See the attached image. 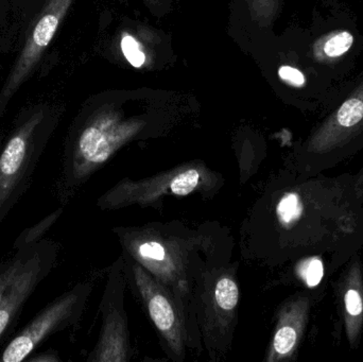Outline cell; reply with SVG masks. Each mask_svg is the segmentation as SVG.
Wrapping results in <instances>:
<instances>
[{
    "instance_id": "6da1fadb",
    "label": "cell",
    "mask_w": 363,
    "mask_h": 362,
    "mask_svg": "<svg viewBox=\"0 0 363 362\" xmlns=\"http://www.w3.org/2000/svg\"><path fill=\"white\" fill-rule=\"evenodd\" d=\"M57 123V110L38 102L21 108L0 135V223L31 186Z\"/></svg>"
},
{
    "instance_id": "7a4b0ae2",
    "label": "cell",
    "mask_w": 363,
    "mask_h": 362,
    "mask_svg": "<svg viewBox=\"0 0 363 362\" xmlns=\"http://www.w3.org/2000/svg\"><path fill=\"white\" fill-rule=\"evenodd\" d=\"M121 236L129 256L148 270L172 293L192 329L191 286L186 280L187 242L181 244L178 237L165 235L155 227L123 231Z\"/></svg>"
},
{
    "instance_id": "3957f363",
    "label": "cell",
    "mask_w": 363,
    "mask_h": 362,
    "mask_svg": "<svg viewBox=\"0 0 363 362\" xmlns=\"http://www.w3.org/2000/svg\"><path fill=\"white\" fill-rule=\"evenodd\" d=\"M74 0H47L23 28V43L0 89V123L13 98L33 76Z\"/></svg>"
},
{
    "instance_id": "277c9868",
    "label": "cell",
    "mask_w": 363,
    "mask_h": 362,
    "mask_svg": "<svg viewBox=\"0 0 363 362\" xmlns=\"http://www.w3.org/2000/svg\"><path fill=\"white\" fill-rule=\"evenodd\" d=\"M125 269L134 289L146 307L149 318L164 340L172 359L183 361L190 344L191 327L172 293L140 263L128 256Z\"/></svg>"
},
{
    "instance_id": "5b68a950",
    "label": "cell",
    "mask_w": 363,
    "mask_h": 362,
    "mask_svg": "<svg viewBox=\"0 0 363 362\" xmlns=\"http://www.w3.org/2000/svg\"><path fill=\"white\" fill-rule=\"evenodd\" d=\"M57 257V244L43 238L35 244L17 249L10 259V278L0 298V344L14 325L26 302L50 273Z\"/></svg>"
},
{
    "instance_id": "8992f818",
    "label": "cell",
    "mask_w": 363,
    "mask_h": 362,
    "mask_svg": "<svg viewBox=\"0 0 363 362\" xmlns=\"http://www.w3.org/2000/svg\"><path fill=\"white\" fill-rule=\"evenodd\" d=\"M91 285L79 284L40 310L2 351L0 361H25L50 336L74 324L82 314Z\"/></svg>"
},
{
    "instance_id": "52a82bcc",
    "label": "cell",
    "mask_w": 363,
    "mask_h": 362,
    "mask_svg": "<svg viewBox=\"0 0 363 362\" xmlns=\"http://www.w3.org/2000/svg\"><path fill=\"white\" fill-rule=\"evenodd\" d=\"M363 138V80L343 103L311 134L305 152L317 159L318 167L339 159Z\"/></svg>"
},
{
    "instance_id": "ba28073f",
    "label": "cell",
    "mask_w": 363,
    "mask_h": 362,
    "mask_svg": "<svg viewBox=\"0 0 363 362\" xmlns=\"http://www.w3.org/2000/svg\"><path fill=\"white\" fill-rule=\"evenodd\" d=\"M202 168L183 166L140 182L121 183L100 198V208H121L133 203H149L162 196H187L202 183Z\"/></svg>"
},
{
    "instance_id": "9c48e42d",
    "label": "cell",
    "mask_w": 363,
    "mask_h": 362,
    "mask_svg": "<svg viewBox=\"0 0 363 362\" xmlns=\"http://www.w3.org/2000/svg\"><path fill=\"white\" fill-rule=\"evenodd\" d=\"M123 295V278L121 270L115 268L110 276L108 289L102 302L101 336L89 361L98 362L128 361L127 321H125L123 305L121 303Z\"/></svg>"
},
{
    "instance_id": "30bf717a",
    "label": "cell",
    "mask_w": 363,
    "mask_h": 362,
    "mask_svg": "<svg viewBox=\"0 0 363 362\" xmlns=\"http://www.w3.org/2000/svg\"><path fill=\"white\" fill-rule=\"evenodd\" d=\"M311 300L298 295L281 308L267 361H289L296 353L308 321Z\"/></svg>"
},
{
    "instance_id": "8fae6325",
    "label": "cell",
    "mask_w": 363,
    "mask_h": 362,
    "mask_svg": "<svg viewBox=\"0 0 363 362\" xmlns=\"http://www.w3.org/2000/svg\"><path fill=\"white\" fill-rule=\"evenodd\" d=\"M340 299L350 346L357 349L363 329V273L358 257L352 261L343 276Z\"/></svg>"
},
{
    "instance_id": "7c38bea8",
    "label": "cell",
    "mask_w": 363,
    "mask_h": 362,
    "mask_svg": "<svg viewBox=\"0 0 363 362\" xmlns=\"http://www.w3.org/2000/svg\"><path fill=\"white\" fill-rule=\"evenodd\" d=\"M211 291L213 305L211 306V310L207 312H211L213 320H221V324H223V320L232 323L235 320L239 302V289L236 281L228 273L220 274L216 278Z\"/></svg>"
},
{
    "instance_id": "4fadbf2b",
    "label": "cell",
    "mask_w": 363,
    "mask_h": 362,
    "mask_svg": "<svg viewBox=\"0 0 363 362\" xmlns=\"http://www.w3.org/2000/svg\"><path fill=\"white\" fill-rule=\"evenodd\" d=\"M354 44V35L347 30H338L315 43V55L320 60H336L345 55Z\"/></svg>"
},
{
    "instance_id": "5bb4252c",
    "label": "cell",
    "mask_w": 363,
    "mask_h": 362,
    "mask_svg": "<svg viewBox=\"0 0 363 362\" xmlns=\"http://www.w3.org/2000/svg\"><path fill=\"white\" fill-rule=\"evenodd\" d=\"M62 210H55L48 216L45 217L40 222L36 223L33 227H28L25 231L21 232V235L17 237L14 242V249L23 248L29 244H35L43 239V236L52 227V225L59 220L61 216Z\"/></svg>"
},
{
    "instance_id": "9a60e30c",
    "label": "cell",
    "mask_w": 363,
    "mask_h": 362,
    "mask_svg": "<svg viewBox=\"0 0 363 362\" xmlns=\"http://www.w3.org/2000/svg\"><path fill=\"white\" fill-rule=\"evenodd\" d=\"M298 273L309 288L319 286L324 276L323 261L317 256L309 257L300 264Z\"/></svg>"
},
{
    "instance_id": "2e32d148",
    "label": "cell",
    "mask_w": 363,
    "mask_h": 362,
    "mask_svg": "<svg viewBox=\"0 0 363 362\" xmlns=\"http://www.w3.org/2000/svg\"><path fill=\"white\" fill-rule=\"evenodd\" d=\"M12 11H15L21 18L23 28L35 16L47 0H9Z\"/></svg>"
},
{
    "instance_id": "e0dca14e",
    "label": "cell",
    "mask_w": 363,
    "mask_h": 362,
    "mask_svg": "<svg viewBox=\"0 0 363 362\" xmlns=\"http://www.w3.org/2000/svg\"><path fill=\"white\" fill-rule=\"evenodd\" d=\"M121 50H123L125 59L134 67H142L146 62V55L140 49V43L133 36L128 35V34L123 36L121 40Z\"/></svg>"
},
{
    "instance_id": "ac0fdd59",
    "label": "cell",
    "mask_w": 363,
    "mask_h": 362,
    "mask_svg": "<svg viewBox=\"0 0 363 362\" xmlns=\"http://www.w3.org/2000/svg\"><path fill=\"white\" fill-rule=\"evenodd\" d=\"M279 76L281 80L294 87L304 86L306 83V78L303 72L291 66H281L279 69Z\"/></svg>"
},
{
    "instance_id": "d6986e66",
    "label": "cell",
    "mask_w": 363,
    "mask_h": 362,
    "mask_svg": "<svg viewBox=\"0 0 363 362\" xmlns=\"http://www.w3.org/2000/svg\"><path fill=\"white\" fill-rule=\"evenodd\" d=\"M11 13H12V9H11L10 1L9 0H0V32L8 27Z\"/></svg>"
},
{
    "instance_id": "ffe728a7",
    "label": "cell",
    "mask_w": 363,
    "mask_h": 362,
    "mask_svg": "<svg viewBox=\"0 0 363 362\" xmlns=\"http://www.w3.org/2000/svg\"><path fill=\"white\" fill-rule=\"evenodd\" d=\"M25 361L30 362H57L60 361L59 356L57 353L53 352L52 350L43 352L42 354H36L35 356H29Z\"/></svg>"
},
{
    "instance_id": "44dd1931",
    "label": "cell",
    "mask_w": 363,
    "mask_h": 362,
    "mask_svg": "<svg viewBox=\"0 0 363 362\" xmlns=\"http://www.w3.org/2000/svg\"><path fill=\"white\" fill-rule=\"evenodd\" d=\"M354 189H355L356 195L359 199H363V167L357 174L353 182Z\"/></svg>"
},
{
    "instance_id": "7402d4cb",
    "label": "cell",
    "mask_w": 363,
    "mask_h": 362,
    "mask_svg": "<svg viewBox=\"0 0 363 362\" xmlns=\"http://www.w3.org/2000/svg\"><path fill=\"white\" fill-rule=\"evenodd\" d=\"M4 265H6V263H0V272L4 269Z\"/></svg>"
}]
</instances>
